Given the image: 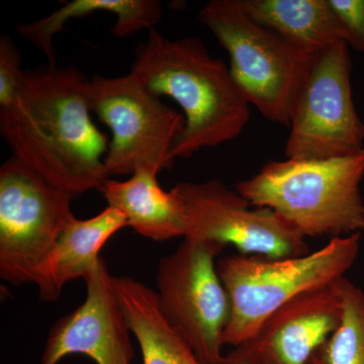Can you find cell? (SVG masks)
I'll list each match as a JSON object with an SVG mask.
<instances>
[{"label":"cell","instance_id":"cell-20","mask_svg":"<svg viewBox=\"0 0 364 364\" xmlns=\"http://www.w3.org/2000/svg\"><path fill=\"white\" fill-rule=\"evenodd\" d=\"M349 47L364 54V0H328Z\"/></svg>","mask_w":364,"mask_h":364},{"label":"cell","instance_id":"cell-4","mask_svg":"<svg viewBox=\"0 0 364 364\" xmlns=\"http://www.w3.org/2000/svg\"><path fill=\"white\" fill-rule=\"evenodd\" d=\"M361 233L332 238L324 247L303 256L269 258L232 254L217 263L231 313L224 344H247L277 309L299 294L343 279L360 249Z\"/></svg>","mask_w":364,"mask_h":364},{"label":"cell","instance_id":"cell-12","mask_svg":"<svg viewBox=\"0 0 364 364\" xmlns=\"http://www.w3.org/2000/svg\"><path fill=\"white\" fill-rule=\"evenodd\" d=\"M339 280L287 301L245 345L267 353L279 364H306L341 324L343 299Z\"/></svg>","mask_w":364,"mask_h":364},{"label":"cell","instance_id":"cell-1","mask_svg":"<svg viewBox=\"0 0 364 364\" xmlns=\"http://www.w3.org/2000/svg\"><path fill=\"white\" fill-rule=\"evenodd\" d=\"M88 79L75 67L26 71L18 97L0 109V133L13 156L74 196L107 181V136L90 116Z\"/></svg>","mask_w":364,"mask_h":364},{"label":"cell","instance_id":"cell-19","mask_svg":"<svg viewBox=\"0 0 364 364\" xmlns=\"http://www.w3.org/2000/svg\"><path fill=\"white\" fill-rule=\"evenodd\" d=\"M21 62L14 40L4 33L0 37V109L13 105L20 92L26 76Z\"/></svg>","mask_w":364,"mask_h":364},{"label":"cell","instance_id":"cell-21","mask_svg":"<svg viewBox=\"0 0 364 364\" xmlns=\"http://www.w3.org/2000/svg\"><path fill=\"white\" fill-rule=\"evenodd\" d=\"M223 364H258V361L255 354L247 345H242V346L235 347L233 350L229 352L225 356Z\"/></svg>","mask_w":364,"mask_h":364},{"label":"cell","instance_id":"cell-10","mask_svg":"<svg viewBox=\"0 0 364 364\" xmlns=\"http://www.w3.org/2000/svg\"><path fill=\"white\" fill-rule=\"evenodd\" d=\"M184 238L231 244L241 254L287 258L309 253L306 237L270 208L254 207L219 181L178 182ZM183 238V239H184Z\"/></svg>","mask_w":364,"mask_h":364},{"label":"cell","instance_id":"cell-15","mask_svg":"<svg viewBox=\"0 0 364 364\" xmlns=\"http://www.w3.org/2000/svg\"><path fill=\"white\" fill-rule=\"evenodd\" d=\"M114 284L143 364H205L165 317L154 289L130 277H114Z\"/></svg>","mask_w":364,"mask_h":364},{"label":"cell","instance_id":"cell-5","mask_svg":"<svg viewBox=\"0 0 364 364\" xmlns=\"http://www.w3.org/2000/svg\"><path fill=\"white\" fill-rule=\"evenodd\" d=\"M198 21L230 57V72L249 104L265 119L289 127L312 55L249 18L240 0H210Z\"/></svg>","mask_w":364,"mask_h":364},{"label":"cell","instance_id":"cell-13","mask_svg":"<svg viewBox=\"0 0 364 364\" xmlns=\"http://www.w3.org/2000/svg\"><path fill=\"white\" fill-rule=\"evenodd\" d=\"M126 227L124 215L109 205L90 219H71L35 273L40 299L56 301L66 284L85 279L102 258L105 244Z\"/></svg>","mask_w":364,"mask_h":364},{"label":"cell","instance_id":"cell-22","mask_svg":"<svg viewBox=\"0 0 364 364\" xmlns=\"http://www.w3.org/2000/svg\"><path fill=\"white\" fill-rule=\"evenodd\" d=\"M251 350H252V349H251ZM252 351L253 353L255 354L256 358H257L258 364H279L272 358V356L268 355V354L264 353V352ZM306 364H325L324 360H323L320 349L314 354L312 358H311L310 360H309Z\"/></svg>","mask_w":364,"mask_h":364},{"label":"cell","instance_id":"cell-9","mask_svg":"<svg viewBox=\"0 0 364 364\" xmlns=\"http://www.w3.org/2000/svg\"><path fill=\"white\" fill-rule=\"evenodd\" d=\"M73 195L53 186L18 158L0 167V277L33 284L43 260L75 215Z\"/></svg>","mask_w":364,"mask_h":364},{"label":"cell","instance_id":"cell-11","mask_svg":"<svg viewBox=\"0 0 364 364\" xmlns=\"http://www.w3.org/2000/svg\"><path fill=\"white\" fill-rule=\"evenodd\" d=\"M83 280L85 301L53 325L41 364H58L72 354L88 356L97 364H132L131 328L104 258Z\"/></svg>","mask_w":364,"mask_h":364},{"label":"cell","instance_id":"cell-2","mask_svg":"<svg viewBox=\"0 0 364 364\" xmlns=\"http://www.w3.org/2000/svg\"><path fill=\"white\" fill-rule=\"evenodd\" d=\"M129 73L157 97H171L183 112L186 126L172 150L173 161L234 140L250 119V104L229 67L200 38L173 41L151 28Z\"/></svg>","mask_w":364,"mask_h":364},{"label":"cell","instance_id":"cell-8","mask_svg":"<svg viewBox=\"0 0 364 364\" xmlns=\"http://www.w3.org/2000/svg\"><path fill=\"white\" fill-rule=\"evenodd\" d=\"M349 46L314 55L289 119L284 153L293 159H330L364 150V123L354 105Z\"/></svg>","mask_w":364,"mask_h":364},{"label":"cell","instance_id":"cell-17","mask_svg":"<svg viewBox=\"0 0 364 364\" xmlns=\"http://www.w3.org/2000/svg\"><path fill=\"white\" fill-rule=\"evenodd\" d=\"M95 11H107L117 16L112 33L128 38L143 30H151L162 18V4L157 0H73L49 16L30 23H20L18 33L44 54L48 65L57 66L55 35L73 18H81Z\"/></svg>","mask_w":364,"mask_h":364},{"label":"cell","instance_id":"cell-3","mask_svg":"<svg viewBox=\"0 0 364 364\" xmlns=\"http://www.w3.org/2000/svg\"><path fill=\"white\" fill-rule=\"evenodd\" d=\"M364 150L330 159L267 163L235 191L254 207L267 208L304 236H349L364 230Z\"/></svg>","mask_w":364,"mask_h":364},{"label":"cell","instance_id":"cell-7","mask_svg":"<svg viewBox=\"0 0 364 364\" xmlns=\"http://www.w3.org/2000/svg\"><path fill=\"white\" fill-rule=\"evenodd\" d=\"M225 245L184 238L159 260L157 298L172 327L205 364H223L224 334L229 323V296L218 272Z\"/></svg>","mask_w":364,"mask_h":364},{"label":"cell","instance_id":"cell-18","mask_svg":"<svg viewBox=\"0 0 364 364\" xmlns=\"http://www.w3.org/2000/svg\"><path fill=\"white\" fill-rule=\"evenodd\" d=\"M343 299L341 324L320 348L325 364H364V293L348 279L339 280Z\"/></svg>","mask_w":364,"mask_h":364},{"label":"cell","instance_id":"cell-16","mask_svg":"<svg viewBox=\"0 0 364 364\" xmlns=\"http://www.w3.org/2000/svg\"><path fill=\"white\" fill-rule=\"evenodd\" d=\"M249 18L309 55L342 42L343 33L328 0H240Z\"/></svg>","mask_w":364,"mask_h":364},{"label":"cell","instance_id":"cell-6","mask_svg":"<svg viewBox=\"0 0 364 364\" xmlns=\"http://www.w3.org/2000/svg\"><path fill=\"white\" fill-rule=\"evenodd\" d=\"M91 112L112 132L105 167L107 177L132 176L140 167L159 170L174 165L172 150L186 119L139 82L132 74L88 79Z\"/></svg>","mask_w":364,"mask_h":364},{"label":"cell","instance_id":"cell-14","mask_svg":"<svg viewBox=\"0 0 364 364\" xmlns=\"http://www.w3.org/2000/svg\"><path fill=\"white\" fill-rule=\"evenodd\" d=\"M159 170L140 167L127 181L107 178L100 188L107 205L119 210L128 227L156 242L184 238L188 229L181 196L174 186L165 191L157 176Z\"/></svg>","mask_w":364,"mask_h":364}]
</instances>
